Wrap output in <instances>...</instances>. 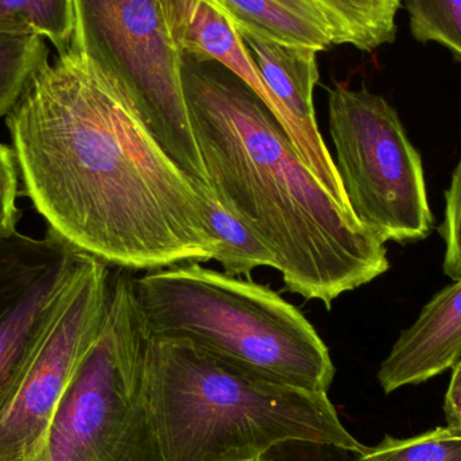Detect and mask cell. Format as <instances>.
<instances>
[{"label": "cell", "mask_w": 461, "mask_h": 461, "mask_svg": "<svg viewBox=\"0 0 461 461\" xmlns=\"http://www.w3.org/2000/svg\"><path fill=\"white\" fill-rule=\"evenodd\" d=\"M48 62V45L40 35L0 32V118L13 111L35 73Z\"/></svg>", "instance_id": "obj_16"}, {"label": "cell", "mask_w": 461, "mask_h": 461, "mask_svg": "<svg viewBox=\"0 0 461 461\" xmlns=\"http://www.w3.org/2000/svg\"><path fill=\"white\" fill-rule=\"evenodd\" d=\"M111 273L99 333L78 363L34 461H165L146 401L134 276Z\"/></svg>", "instance_id": "obj_5"}, {"label": "cell", "mask_w": 461, "mask_h": 461, "mask_svg": "<svg viewBox=\"0 0 461 461\" xmlns=\"http://www.w3.org/2000/svg\"><path fill=\"white\" fill-rule=\"evenodd\" d=\"M270 94L278 103L285 131L303 164L332 194L351 211L335 159L322 140L314 113L313 94L320 80L316 49L285 45L252 32H240Z\"/></svg>", "instance_id": "obj_10"}, {"label": "cell", "mask_w": 461, "mask_h": 461, "mask_svg": "<svg viewBox=\"0 0 461 461\" xmlns=\"http://www.w3.org/2000/svg\"><path fill=\"white\" fill-rule=\"evenodd\" d=\"M18 164L13 149L0 142V235L16 230L21 212L18 197Z\"/></svg>", "instance_id": "obj_20"}, {"label": "cell", "mask_w": 461, "mask_h": 461, "mask_svg": "<svg viewBox=\"0 0 461 461\" xmlns=\"http://www.w3.org/2000/svg\"><path fill=\"white\" fill-rule=\"evenodd\" d=\"M183 81L211 191L270 247L287 292L330 309L389 271L384 241L333 199L241 78L183 57Z\"/></svg>", "instance_id": "obj_2"}, {"label": "cell", "mask_w": 461, "mask_h": 461, "mask_svg": "<svg viewBox=\"0 0 461 461\" xmlns=\"http://www.w3.org/2000/svg\"><path fill=\"white\" fill-rule=\"evenodd\" d=\"M75 40L126 89L176 164L211 191L162 0H75Z\"/></svg>", "instance_id": "obj_7"}, {"label": "cell", "mask_w": 461, "mask_h": 461, "mask_svg": "<svg viewBox=\"0 0 461 461\" xmlns=\"http://www.w3.org/2000/svg\"><path fill=\"white\" fill-rule=\"evenodd\" d=\"M48 230L127 271L215 259L210 189L167 153L122 84L73 37L5 116Z\"/></svg>", "instance_id": "obj_1"}, {"label": "cell", "mask_w": 461, "mask_h": 461, "mask_svg": "<svg viewBox=\"0 0 461 461\" xmlns=\"http://www.w3.org/2000/svg\"><path fill=\"white\" fill-rule=\"evenodd\" d=\"M252 461H270V460H267V459H266V457H263V459H258V460H252Z\"/></svg>", "instance_id": "obj_22"}, {"label": "cell", "mask_w": 461, "mask_h": 461, "mask_svg": "<svg viewBox=\"0 0 461 461\" xmlns=\"http://www.w3.org/2000/svg\"><path fill=\"white\" fill-rule=\"evenodd\" d=\"M239 34L252 32L285 45L319 51L335 46L327 18L311 0H207Z\"/></svg>", "instance_id": "obj_12"}, {"label": "cell", "mask_w": 461, "mask_h": 461, "mask_svg": "<svg viewBox=\"0 0 461 461\" xmlns=\"http://www.w3.org/2000/svg\"><path fill=\"white\" fill-rule=\"evenodd\" d=\"M357 456L355 461H461V436L448 427L405 438L386 435Z\"/></svg>", "instance_id": "obj_17"}, {"label": "cell", "mask_w": 461, "mask_h": 461, "mask_svg": "<svg viewBox=\"0 0 461 461\" xmlns=\"http://www.w3.org/2000/svg\"><path fill=\"white\" fill-rule=\"evenodd\" d=\"M336 167L357 221L379 240L411 243L432 233L421 156L381 95L338 83L328 89Z\"/></svg>", "instance_id": "obj_6"}, {"label": "cell", "mask_w": 461, "mask_h": 461, "mask_svg": "<svg viewBox=\"0 0 461 461\" xmlns=\"http://www.w3.org/2000/svg\"><path fill=\"white\" fill-rule=\"evenodd\" d=\"M146 401L165 461H252L306 443L365 451L328 393L240 373L175 340H148Z\"/></svg>", "instance_id": "obj_3"}, {"label": "cell", "mask_w": 461, "mask_h": 461, "mask_svg": "<svg viewBox=\"0 0 461 461\" xmlns=\"http://www.w3.org/2000/svg\"><path fill=\"white\" fill-rule=\"evenodd\" d=\"M208 215L211 230L219 246L213 260L221 263L224 273L251 279L255 268L271 267L278 270V259L270 247L229 212L215 194L208 197Z\"/></svg>", "instance_id": "obj_14"}, {"label": "cell", "mask_w": 461, "mask_h": 461, "mask_svg": "<svg viewBox=\"0 0 461 461\" xmlns=\"http://www.w3.org/2000/svg\"><path fill=\"white\" fill-rule=\"evenodd\" d=\"M446 427L461 436V359L452 368L451 381L444 400Z\"/></svg>", "instance_id": "obj_21"}, {"label": "cell", "mask_w": 461, "mask_h": 461, "mask_svg": "<svg viewBox=\"0 0 461 461\" xmlns=\"http://www.w3.org/2000/svg\"><path fill=\"white\" fill-rule=\"evenodd\" d=\"M327 18L335 46L373 51L397 37L402 0H311Z\"/></svg>", "instance_id": "obj_13"}, {"label": "cell", "mask_w": 461, "mask_h": 461, "mask_svg": "<svg viewBox=\"0 0 461 461\" xmlns=\"http://www.w3.org/2000/svg\"><path fill=\"white\" fill-rule=\"evenodd\" d=\"M110 267L89 257L26 375L0 411V461H34L40 454L59 401L99 333L110 290Z\"/></svg>", "instance_id": "obj_9"}, {"label": "cell", "mask_w": 461, "mask_h": 461, "mask_svg": "<svg viewBox=\"0 0 461 461\" xmlns=\"http://www.w3.org/2000/svg\"><path fill=\"white\" fill-rule=\"evenodd\" d=\"M460 359L461 276L440 290L401 333L376 376L384 394H392L452 370Z\"/></svg>", "instance_id": "obj_11"}, {"label": "cell", "mask_w": 461, "mask_h": 461, "mask_svg": "<svg viewBox=\"0 0 461 461\" xmlns=\"http://www.w3.org/2000/svg\"><path fill=\"white\" fill-rule=\"evenodd\" d=\"M440 235L446 241L444 273L455 281L461 276V156L446 192V215Z\"/></svg>", "instance_id": "obj_19"}, {"label": "cell", "mask_w": 461, "mask_h": 461, "mask_svg": "<svg viewBox=\"0 0 461 461\" xmlns=\"http://www.w3.org/2000/svg\"><path fill=\"white\" fill-rule=\"evenodd\" d=\"M91 255L54 230L0 235V411L26 375Z\"/></svg>", "instance_id": "obj_8"}, {"label": "cell", "mask_w": 461, "mask_h": 461, "mask_svg": "<svg viewBox=\"0 0 461 461\" xmlns=\"http://www.w3.org/2000/svg\"><path fill=\"white\" fill-rule=\"evenodd\" d=\"M413 37L446 46L461 61V0H403Z\"/></svg>", "instance_id": "obj_18"}, {"label": "cell", "mask_w": 461, "mask_h": 461, "mask_svg": "<svg viewBox=\"0 0 461 461\" xmlns=\"http://www.w3.org/2000/svg\"><path fill=\"white\" fill-rule=\"evenodd\" d=\"M148 340L183 341L255 378L328 393L335 365L300 309L267 285L199 262L134 279Z\"/></svg>", "instance_id": "obj_4"}, {"label": "cell", "mask_w": 461, "mask_h": 461, "mask_svg": "<svg viewBox=\"0 0 461 461\" xmlns=\"http://www.w3.org/2000/svg\"><path fill=\"white\" fill-rule=\"evenodd\" d=\"M75 0H0V32L40 35L62 53L75 35Z\"/></svg>", "instance_id": "obj_15"}]
</instances>
